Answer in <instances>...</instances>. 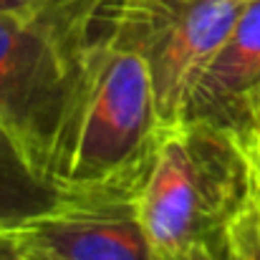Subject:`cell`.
Wrapping results in <instances>:
<instances>
[{
    "label": "cell",
    "instance_id": "8fae6325",
    "mask_svg": "<svg viewBox=\"0 0 260 260\" xmlns=\"http://www.w3.org/2000/svg\"><path fill=\"white\" fill-rule=\"evenodd\" d=\"M187 260H228V245H225V235L210 245L197 248Z\"/></svg>",
    "mask_w": 260,
    "mask_h": 260
},
{
    "label": "cell",
    "instance_id": "52a82bcc",
    "mask_svg": "<svg viewBox=\"0 0 260 260\" xmlns=\"http://www.w3.org/2000/svg\"><path fill=\"white\" fill-rule=\"evenodd\" d=\"M58 200L23 144L0 126V228H25Z\"/></svg>",
    "mask_w": 260,
    "mask_h": 260
},
{
    "label": "cell",
    "instance_id": "9a60e30c",
    "mask_svg": "<svg viewBox=\"0 0 260 260\" xmlns=\"http://www.w3.org/2000/svg\"><path fill=\"white\" fill-rule=\"evenodd\" d=\"M255 202H258V212H260V184H255Z\"/></svg>",
    "mask_w": 260,
    "mask_h": 260
},
{
    "label": "cell",
    "instance_id": "3957f363",
    "mask_svg": "<svg viewBox=\"0 0 260 260\" xmlns=\"http://www.w3.org/2000/svg\"><path fill=\"white\" fill-rule=\"evenodd\" d=\"M93 5L96 0H61L0 13V126L41 172Z\"/></svg>",
    "mask_w": 260,
    "mask_h": 260
},
{
    "label": "cell",
    "instance_id": "277c9868",
    "mask_svg": "<svg viewBox=\"0 0 260 260\" xmlns=\"http://www.w3.org/2000/svg\"><path fill=\"white\" fill-rule=\"evenodd\" d=\"M248 0H96L93 20L149 66L159 124L182 121L189 93Z\"/></svg>",
    "mask_w": 260,
    "mask_h": 260
},
{
    "label": "cell",
    "instance_id": "8992f818",
    "mask_svg": "<svg viewBox=\"0 0 260 260\" xmlns=\"http://www.w3.org/2000/svg\"><path fill=\"white\" fill-rule=\"evenodd\" d=\"M260 86V0H248L228 38L197 79L184 119L233 129L248 96Z\"/></svg>",
    "mask_w": 260,
    "mask_h": 260
},
{
    "label": "cell",
    "instance_id": "7a4b0ae2",
    "mask_svg": "<svg viewBox=\"0 0 260 260\" xmlns=\"http://www.w3.org/2000/svg\"><path fill=\"white\" fill-rule=\"evenodd\" d=\"M255 194L233 129L182 119L159 129L137 184V210L157 260H187L225 235Z\"/></svg>",
    "mask_w": 260,
    "mask_h": 260
},
{
    "label": "cell",
    "instance_id": "7c38bea8",
    "mask_svg": "<svg viewBox=\"0 0 260 260\" xmlns=\"http://www.w3.org/2000/svg\"><path fill=\"white\" fill-rule=\"evenodd\" d=\"M61 0H0V13L8 10H23V8H38V5H51Z\"/></svg>",
    "mask_w": 260,
    "mask_h": 260
},
{
    "label": "cell",
    "instance_id": "ba28073f",
    "mask_svg": "<svg viewBox=\"0 0 260 260\" xmlns=\"http://www.w3.org/2000/svg\"><path fill=\"white\" fill-rule=\"evenodd\" d=\"M225 238L238 260H260V212L255 194L245 205V210L230 222Z\"/></svg>",
    "mask_w": 260,
    "mask_h": 260
},
{
    "label": "cell",
    "instance_id": "30bf717a",
    "mask_svg": "<svg viewBox=\"0 0 260 260\" xmlns=\"http://www.w3.org/2000/svg\"><path fill=\"white\" fill-rule=\"evenodd\" d=\"M0 260H30L23 228H0Z\"/></svg>",
    "mask_w": 260,
    "mask_h": 260
},
{
    "label": "cell",
    "instance_id": "9c48e42d",
    "mask_svg": "<svg viewBox=\"0 0 260 260\" xmlns=\"http://www.w3.org/2000/svg\"><path fill=\"white\" fill-rule=\"evenodd\" d=\"M233 132L250 162V170L255 174V184H260V86L248 96Z\"/></svg>",
    "mask_w": 260,
    "mask_h": 260
},
{
    "label": "cell",
    "instance_id": "5bb4252c",
    "mask_svg": "<svg viewBox=\"0 0 260 260\" xmlns=\"http://www.w3.org/2000/svg\"><path fill=\"white\" fill-rule=\"evenodd\" d=\"M225 245H228V238H225ZM228 260H238V255L233 253V248H230V245H228Z\"/></svg>",
    "mask_w": 260,
    "mask_h": 260
},
{
    "label": "cell",
    "instance_id": "6da1fadb",
    "mask_svg": "<svg viewBox=\"0 0 260 260\" xmlns=\"http://www.w3.org/2000/svg\"><path fill=\"white\" fill-rule=\"evenodd\" d=\"M159 129L147 61L101 30L91 10L43 154L46 179L58 194L139 182Z\"/></svg>",
    "mask_w": 260,
    "mask_h": 260
},
{
    "label": "cell",
    "instance_id": "4fadbf2b",
    "mask_svg": "<svg viewBox=\"0 0 260 260\" xmlns=\"http://www.w3.org/2000/svg\"><path fill=\"white\" fill-rule=\"evenodd\" d=\"M30 260H48V258H46V255H41L38 250H33V248H30Z\"/></svg>",
    "mask_w": 260,
    "mask_h": 260
},
{
    "label": "cell",
    "instance_id": "5b68a950",
    "mask_svg": "<svg viewBox=\"0 0 260 260\" xmlns=\"http://www.w3.org/2000/svg\"><path fill=\"white\" fill-rule=\"evenodd\" d=\"M137 184L61 192L23 228L28 245L48 260H157L139 220Z\"/></svg>",
    "mask_w": 260,
    "mask_h": 260
}]
</instances>
